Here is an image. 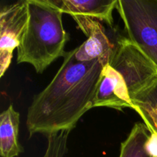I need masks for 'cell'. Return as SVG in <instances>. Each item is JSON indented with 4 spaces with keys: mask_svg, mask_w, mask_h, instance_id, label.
Instances as JSON below:
<instances>
[{
    "mask_svg": "<svg viewBox=\"0 0 157 157\" xmlns=\"http://www.w3.org/2000/svg\"><path fill=\"white\" fill-rule=\"evenodd\" d=\"M63 58L53 79L35 96L28 109L26 126L30 136L71 131L94 107L101 74L109 58L79 61L75 58V48L65 52Z\"/></svg>",
    "mask_w": 157,
    "mask_h": 157,
    "instance_id": "1",
    "label": "cell"
},
{
    "mask_svg": "<svg viewBox=\"0 0 157 157\" xmlns=\"http://www.w3.org/2000/svg\"><path fill=\"white\" fill-rule=\"evenodd\" d=\"M157 84V66L126 37L119 36L98 85L94 107L122 110Z\"/></svg>",
    "mask_w": 157,
    "mask_h": 157,
    "instance_id": "2",
    "label": "cell"
},
{
    "mask_svg": "<svg viewBox=\"0 0 157 157\" xmlns=\"http://www.w3.org/2000/svg\"><path fill=\"white\" fill-rule=\"evenodd\" d=\"M29 22L17 48V63H27L41 74L65 54L68 34L63 25V12L53 0H28Z\"/></svg>",
    "mask_w": 157,
    "mask_h": 157,
    "instance_id": "3",
    "label": "cell"
},
{
    "mask_svg": "<svg viewBox=\"0 0 157 157\" xmlns=\"http://www.w3.org/2000/svg\"><path fill=\"white\" fill-rule=\"evenodd\" d=\"M116 9L127 38L157 66V0H118Z\"/></svg>",
    "mask_w": 157,
    "mask_h": 157,
    "instance_id": "4",
    "label": "cell"
},
{
    "mask_svg": "<svg viewBox=\"0 0 157 157\" xmlns=\"http://www.w3.org/2000/svg\"><path fill=\"white\" fill-rule=\"evenodd\" d=\"M29 22L28 0L5 5L0 10V77L12 62L13 52L21 44Z\"/></svg>",
    "mask_w": 157,
    "mask_h": 157,
    "instance_id": "5",
    "label": "cell"
},
{
    "mask_svg": "<svg viewBox=\"0 0 157 157\" xmlns=\"http://www.w3.org/2000/svg\"><path fill=\"white\" fill-rule=\"evenodd\" d=\"M78 27L87 37L84 43L75 48V58L79 61H91L110 58L114 43L107 35L104 25L89 18H74Z\"/></svg>",
    "mask_w": 157,
    "mask_h": 157,
    "instance_id": "6",
    "label": "cell"
},
{
    "mask_svg": "<svg viewBox=\"0 0 157 157\" xmlns=\"http://www.w3.org/2000/svg\"><path fill=\"white\" fill-rule=\"evenodd\" d=\"M118 0H53L63 13L74 18H89L113 26V12Z\"/></svg>",
    "mask_w": 157,
    "mask_h": 157,
    "instance_id": "7",
    "label": "cell"
},
{
    "mask_svg": "<svg viewBox=\"0 0 157 157\" xmlns=\"http://www.w3.org/2000/svg\"><path fill=\"white\" fill-rule=\"evenodd\" d=\"M20 114L10 104L0 114V155L16 157L23 152L18 140Z\"/></svg>",
    "mask_w": 157,
    "mask_h": 157,
    "instance_id": "8",
    "label": "cell"
},
{
    "mask_svg": "<svg viewBox=\"0 0 157 157\" xmlns=\"http://www.w3.org/2000/svg\"><path fill=\"white\" fill-rule=\"evenodd\" d=\"M135 110L151 135L157 137V84L138 96L133 102Z\"/></svg>",
    "mask_w": 157,
    "mask_h": 157,
    "instance_id": "9",
    "label": "cell"
},
{
    "mask_svg": "<svg viewBox=\"0 0 157 157\" xmlns=\"http://www.w3.org/2000/svg\"><path fill=\"white\" fill-rule=\"evenodd\" d=\"M150 135L144 123H136L121 144L119 157H153L146 146Z\"/></svg>",
    "mask_w": 157,
    "mask_h": 157,
    "instance_id": "10",
    "label": "cell"
},
{
    "mask_svg": "<svg viewBox=\"0 0 157 157\" xmlns=\"http://www.w3.org/2000/svg\"><path fill=\"white\" fill-rule=\"evenodd\" d=\"M71 131L64 130L47 136L48 145L43 157H64L67 152V140Z\"/></svg>",
    "mask_w": 157,
    "mask_h": 157,
    "instance_id": "11",
    "label": "cell"
}]
</instances>
